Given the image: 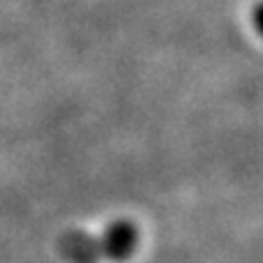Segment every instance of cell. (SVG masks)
<instances>
[{"mask_svg":"<svg viewBox=\"0 0 263 263\" xmlns=\"http://www.w3.org/2000/svg\"><path fill=\"white\" fill-rule=\"evenodd\" d=\"M97 242H100L102 259L127 261L139 245V229L129 219H118V222L109 224V229L102 238H97Z\"/></svg>","mask_w":263,"mask_h":263,"instance_id":"1","label":"cell"},{"mask_svg":"<svg viewBox=\"0 0 263 263\" xmlns=\"http://www.w3.org/2000/svg\"><path fill=\"white\" fill-rule=\"evenodd\" d=\"M58 252L72 263H97L102 259L97 238L86 236V233H67V236H63L58 242Z\"/></svg>","mask_w":263,"mask_h":263,"instance_id":"2","label":"cell"}]
</instances>
